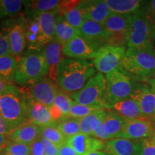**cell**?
Wrapping results in <instances>:
<instances>
[{"mask_svg":"<svg viewBox=\"0 0 155 155\" xmlns=\"http://www.w3.org/2000/svg\"><path fill=\"white\" fill-rule=\"evenodd\" d=\"M96 71L87 60L63 58L58 66L56 81L63 91L73 94L80 91L96 75Z\"/></svg>","mask_w":155,"mask_h":155,"instance_id":"1","label":"cell"},{"mask_svg":"<svg viewBox=\"0 0 155 155\" xmlns=\"http://www.w3.org/2000/svg\"><path fill=\"white\" fill-rule=\"evenodd\" d=\"M120 67L134 79L148 82L155 71V49L128 48Z\"/></svg>","mask_w":155,"mask_h":155,"instance_id":"2","label":"cell"},{"mask_svg":"<svg viewBox=\"0 0 155 155\" xmlns=\"http://www.w3.org/2000/svg\"><path fill=\"white\" fill-rule=\"evenodd\" d=\"M0 114L12 131L28 124L26 104L22 89L8 84L0 94Z\"/></svg>","mask_w":155,"mask_h":155,"instance_id":"3","label":"cell"},{"mask_svg":"<svg viewBox=\"0 0 155 155\" xmlns=\"http://www.w3.org/2000/svg\"><path fill=\"white\" fill-rule=\"evenodd\" d=\"M48 73V67L44 55L31 53L21 58L13 81L19 86L27 87Z\"/></svg>","mask_w":155,"mask_h":155,"instance_id":"4","label":"cell"},{"mask_svg":"<svg viewBox=\"0 0 155 155\" xmlns=\"http://www.w3.org/2000/svg\"><path fill=\"white\" fill-rule=\"evenodd\" d=\"M106 109L113 103L130 98L137 83L120 66L106 74Z\"/></svg>","mask_w":155,"mask_h":155,"instance_id":"5","label":"cell"},{"mask_svg":"<svg viewBox=\"0 0 155 155\" xmlns=\"http://www.w3.org/2000/svg\"><path fill=\"white\" fill-rule=\"evenodd\" d=\"M106 77L103 73H98L91 78L80 91L71 94L70 96L77 104L106 109Z\"/></svg>","mask_w":155,"mask_h":155,"instance_id":"6","label":"cell"},{"mask_svg":"<svg viewBox=\"0 0 155 155\" xmlns=\"http://www.w3.org/2000/svg\"><path fill=\"white\" fill-rule=\"evenodd\" d=\"M153 28L141 8L131 15L128 31V48H146L153 47Z\"/></svg>","mask_w":155,"mask_h":155,"instance_id":"7","label":"cell"},{"mask_svg":"<svg viewBox=\"0 0 155 155\" xmlns=\"http://www.w3.org/2000/svg\"><path fill=\"white\" fill-rule=\"evenodd\" d=\"M126 50V48L103 46L97 51L92 63L99 73L108 74L120 66Z\"/></svg>","mask_w":155,"mask_h":155,"instance_id":"8","label":"cell"},{"mask_svg":"<svg viewBox=\"0 0 155 155\" xmlns=\"http://www.w3.org/2000/svg\"><path fill=\"white\" fill-rule=\"evenodd\" d=\"M100 48L97 45L78 35L63 45V53L64 55L72 59H94Z\"/></svg>","mask_w":155,"mask_h":155,"instance_id":"9","label":"cell"},{"mask_svg":"<svg viewBox=\"0 0 155 155\" xmlns=\"http://www.w3.org/2000/svg\"><path fill=\"white\" fill-rule=\"evenodd\" d=\"M22 91L25 96L28 124L43 127L56 123L50 115L49 108L35 100L23 87Z\"/></svg>","mask_w":155,"mask_h":155,"instance_id":"10","label":"cell"},{"mask_svg":"<svg viewBox=\"0 0 155 155\" xmlns=\"http://www.w3.org/2000/svg\"><path fill=\"white\" fill-rule=\"evenodd\" d=\"M25 88L35 100L48 108L53 105L54 100L59 90L55 81L45 77L31 83L28 86V88Z\"/></svg>","mask_w":155,"mask_h":155,"instance_id":"11","label":"cell"},{"mask_svg":"<svg viewBox=\"0 0 155 155\" xmlns=\"http://www.w3.org/2000/svg\"><path fill=\"white\" fill-rule=\"evenodd\" d=\"M154 126L150 119L140 118L126 119L122 138L133 141L151 139L154 134Z\"/></svg>","mask_w":155,"mask_h":155,"instance_id":"12","label":"cell"},{"mask_svg":"<svg viewBox=\"0 0 155 155\" xmlns=\"http://www.w3.org/2000/svg\"><path fill=\"white\" fill-rule=\"evenodd\" d=\"M130 98L137 103L144 118L154 119L155 117V92L148 85L136 83Z\"/></svg>","mask_w":155,"mask_h":155,"instance_id":"13","label":"cell"},{"mask_svg":"<svg viewBox=\"0 0 155 155\" xmlns=\"http://www.w3.org/2000/svg\"><path fill=\"white\" fill-rule=\"evenodd\" d=\"M66 142L79 155H86L97 151L104 150L106 144L100 139L82 133L68 138Z\"/></svg>","mask_w":155,"mask_h":155,"instance_id":"14","label":"cell"},{"mask_svg":"<svg viewBox=\"0 0 155 155\" xmlns=\"http://www.w3.org/2000/svg\"><path fill=\"white\" fill-rule=\"evenodd\" d=\"M104 152L107 155H140L139 141L118 138L107 141Z\"/></svg>","mask_w":155,"mask_h":155,"instance_id":"15","label":"cell"},{"mask_svg":"<svg viewBox=\"0 0 155 155\" xmlns=\"http://www.w3.org/2000/svg\"><path fill=\"white\" fill-rule=\"evenodd\" d=\"M79 30L81 36L97 45L100 48L106 45L107 32L104 25L90 19H85Z\"/></svg>","mask_w":155,"mask_h":155,"instance_id":"16","label":"cell"},{"mask_svg":"<svg viewBox=\"0 0 155 155\" xmlns=\"http://www.w3.org/2000/svg\"><path fill=\"white\" fill-rule=\"evenodd\" d=\"M63 45L54 39L45 45L42 55H44L48 67V74L50 78L55 81L57 68L63 58Z\"/></svg>","mask_w":155,"mask_h":155,"instance_id":"17","label":"cell"},{"mask_svg":"<svg viewBox=\"0 0 155 155\" xmlns=\"http://www.w3.org/2000/svg\"><path fill=\"white\" fill-rule=\"evenodd\" d=\"M58 12L56 10L48 12L40 15L38 18L40 23V34H41L42 47L47 45L55 39L56 23Z\"/></svg>","mask_w":155,"mask_h":155,"instance_id":"18","label":"cell"},{"mask_svg":"<svg viewBox=\"0 0 155 155\" xmlns=\"http://www.w3.org/2000/svg\"><path fill=\"white\" fill-rule=\"evenodd\" d=\"M107 109L126 119L144 118L137 103L131 98L113 103L110 104Z\"/></svg>","mask_w":155,"mask_h":155,"instance_id":"19","label":"cell"},{"mask_svg":"<svg viewBox=\"0 0 155 155\" xmlns=\"http://www.w3.org/2000/svg\"><path fill=\"white\" fill-rule=\"evenodd\" d=\"M40 138V127L27 124L17 128L8 135L10 142L30 144Z\"/></svg>","mask_w":155,"mask_h":155,"instance_id":"20","label":"cell"},{"mask_svg":"<svg viewBox=\"0 0 155 155\" xmlns=\"http://www.w3.org/2000/svg\"><path fill=\"white\" fill-rule=\"evenodd\" d=\"M131 15L111 13L104 24L107 33L128 35Z\"/></svg>","mask_w":155,"mask_h":155,"instance_id":"21","label":"cell"},{"mask_svg":"<svg viewBox=\"0 0 155 155\" xmlns=\"http://www.w3.org/2000/svg\"><path fill=\"white\" fill-rule=\"evenodd\" d=\"M111 13L106 1H88L85 19L104 25Z\"/></svg>","mask_w":155,"mask_h":155,"instance_id":"22","label":"cell"},{"mask_svg":"<svg viewBox=\"0 0 155 155\" xmlns=\"http://www.w3.org/2000/svg\"><path fill=\"white\" fill-rule=\"evenodd\" d=\"M9 43L11 55L18 57L22 54L26 48L27 39L25 27L20 25H15L9 30Z\"/></svg>","mask_w":155,"mask_h":155,"instance_id":"23","label":"cell"},{"mask_svg":"<svg viewBox=\"0 0 155 155\" xmlns=\"http://www.w3.org/2000/svg\"><path fill=\"white\" fill-rule=\"evenodd\" d=\"M112 13L132 15L142 8L144 2L139 0H106Z\"/></svg>","mask_w":155,"mask_h":155,"instance_id":"24","label":"cell"},{"mask_svg":"<svg viewBox=\"0 0 155 155\" xmlns=\"http://www.w3.org/2000/svg\"><path fill=\"white\" fill-rule=\"evenodd\" d=\"M78 35H81L80 30L71 26L63 16L58 15L55 35L56 41L63 45L73 38Z\"/></svg>","mask_w":155,"mask_h":155,"instance_id":"25","label":"cell"},{"mask_svg":"<svg viewBox=\"0 0 155 155\" xmlns=\"http://www.w3.org/2000/svg\"><path fill=\"white\" fill-rule=\"evenodd\" d=\"M126 119L112 111H107L104 124L106 132L111 139L122 138Z\"/></svg>","mask_w":155,"mask_h":155,"instance_id":"26","label":"cell"},{"mask_svg":"<svg viewBox=\"0 0 155 155\" xmlns=\"http://www.w3.org/2000/svg\"><path fill=\"white\" fill-rule=\"evenodd\" d=\"M61 1L58 0H37V1H24L28 14L35 18L42 13L56 10Z\"/></svg>","mask_w":155,"mask_h":155,"instance_id":"27","label":"cell"},{"mask_svg":"<svg viewBox=\"0 0 155 155\" xmlns=\"http://www.w3.org/2000/svg\"><path fill=\"white\" fill-rule=\"evenodd\" d=\"M25 27V26H24ZM26 32L27 43L30 50H40L42 47L41 34H40V23L37 17L30 21L25 27Z\"/></svg>","mask_w":155,"mask_h":155,"instance_id":"28","label":"cell"},{"mask_svg":"<svg viewBox=\"0 0 155 155\" xmlns=\"http://www.w3.org/2000/svg\"><path fill=\"white\" fill-rule=\"evenodd\" d=\"M21 58L8 55L0 57V76L6 81H14Z\"/></svg>","mask_w":155,"mask_h":155,"instance_id":"29","label":"cell"},{"mask_svg":"<svg viewBox=\"0 0 155 155\" xmlns=\"http://www.w3.org/2000/svg\"><path fill=\"white\" fill-rule=\"evenodd\" d=\"M107 111L106 110H97L86 117L79 119L81 133L92 137L94 128L98 122L104 120Z\"/></svg>","mask_w":155,"mask_h":155,"instance_id":"30","label":"cell"},{"mask_svg":"<svg viewBox=\"0 0 155 155\" xmlns=\"http://www.w3.org/2000/svg\"><path fill=\"white\" fill-rule=\"evenodd\" d=\"M88 1H81L80 4L75 8L71 10L63 17L73 28L80 29L86 17Z\"/></svg>","mask_w":155,"mask_h":155,"instance_id":"31","label":"cell"},{"mask_svg":"<svg viewBox=\"0 0 155 155\" xmlns=\"http://www.w3.org/2000/svg\"><path fill=\"white\" fill-rule=\"evenodd\" d=\"M40 138L46 139L58 147L61 146L67 140V138L58 129L57 122L53 124L40 127Z\"/></svg>","mask_w":155,"mask_h":155,"instance_id":"32","label":"cell"},{"mask_svg":"<svg viewBox=\"0 0 155 155\" xmlns=\"http://www.w3.org/2000/svg\"><path fill=\"white\" fill-rule=\"evenodd\" d=\"M57 127L59 131L65 138H70L81 133L79 119L65 116L57 122Z\"/></svg>","mask_w":155,"mask_h":155,"instance_id":"33","label":"cell"},{"mask_svg":"<svg viewBox=\"0 0 155 155\" xmlns=\"http://www.w3.org/2000/svg\"><path fill=\"white\" fill-rule=\"evenodd\" d=\"M24 1L20 0H0V19L14 17L20 12Z\"/></svg>","mask_w":155,"mask_h":155,"instance_id":"34","label":"cell"},{"mask_svg":"<svg viewBox=\"0 0 155 155\" xmlns=\"http://www.w3.org/2000/svg\"><path fill=\"white\" fill-rule=\"evenodd\" d=\"M74 102L75 101H73L71 96L67 95L66 93L59 88L55 100H54L53 105L60 108L64 116H68L69 114L70 109L73 104H74Z\"/></svg>","mask_w":155,"mask_h":155,"instance_id":"35","label":"cell"},{"mask_svg":"<svg viewBox=\"0 0 155 155\" xmlns=\"http://www.w3.org/2000/svg\"><path fill=\"white\" fill-rule=\"evenodd\" d=\"M97 110L105 109L101 107H96V106H87L81 105V104H77V103L74 102V104H73L71 109H70L69 114L68 116L80 119L83 117H86V116L93 113L95 111H97Z\"/></svg>","mask_w":155,"mask_h":155,"instance_id":"36","label":"cell"},{"mask_svg":"<svg viewBox=\"0 0 155 155\" xmlns=\"http://www.w3.org/2000/svg\"><path fill=\"white\" fill-rule=\"evenodd\" d=\"M30 154V144H19V143H7L0 155H29Z\"/></svg>","mask_w":155,"mask_h":155,"instance_id":"37","label":"cell"},{"mask_svg":"<svg viewBox=\"0 0 155 155\" xmlns=\"http://www.w3.org/2000/svg\"><path fill=\"white\" fill-rule=\"evenodd\" d=\"M11 55L9 43V30L7 29H0V57Z\"/></svg>","mask_w":155,"mask_h":155,"instance_id":"38","label":"cell"},{"mask_svg":"<svg viewBox=\"0 0 155 155\" xmlns=\"http://www.w3.org/2000/svg\"><path fill=\"white\" fill-rule=\"evenodd\" d=\"M142 10L152 28H154L155 27V0L144 2Z\"/></svg>","mask_w":155,"mask_h":155,"instance_id":"39","label":"cell"},{"mask_svg":"<svg viewBox=\"0 0 155 155\" xmlns=\"http://www.w3.org/2000/svg\"><path fill=\"white\" fill-rule=\"evenodd\" d=\"M140 155H155V142L152 139L139 141Z\"/></svg>","mask_w":155,"mask_h":155,"instance_id":"40","label":"cell"},{"mask_svg":"<svg viewBox=\"0 0 155 155\" xmlns=\"http://www.w3.org/2000/svg\"><path fill=\"white\" fill-rule=\"evenodd\" d=\"M80 2L81 1H74V0L61 1V2H60L57 8L58 14H59V15H61V16L63 17L67 12H68L75 8L80 4Z\"/></svg>","mask_w":155,"mask_h":155,"instance_id":"41","label":"cell"},{"mask_svg":"<svg viewBox=\"0 0 155 155\" xmlns=\"http://www.w3.org/2000/svg\"><path fill=\"white\" fill-rule=\"evenodd\" d=\"M104 120H102V121H99L98 123V124L96 126V127L94 128V132H93V137H95V138L100 139L101 141H109L111 140V137L108 134V133L106 132L105 127H104Z\"/></svg>","mask_w":155,"mask_h":155,"instance_id":"42","label":"cell"},{"mask_svg":"<svg viewBox=\"0 0 155 155\" xmlns=\"http://www.w3.org/2000/svg\"><path fill=\"white\" fill-rule=\"evenodd\" d=\"M30 155H45V146L40 138L30 144Z\"/></svg>","mask_w":155,"mask_h":155,"instance_id":"43","label":"cell"},{"mask_svg":"<svg viewBox=\"0 0 155 155\" xmlns=\"http://www.w3.org/2000/svg\"><path fill=\"white\" fill-rule=\"evenodd\" d=\"M43 143L45 150V155H58L59 153V147L54 144L53 143L46 140L43 138H40Z\"/></svg>","mask_w":155,"mask_h":155,"instance_id":"44","label":"cell"},{"mask_svg":"<svg viewBox=\"0 0 155 155\" xmlns=\"http://www.w3.org/2000/svg\"><path fill=\"white\" fill-rule=\"evenodd\" d=\"M58 155H79L68 143L65 141L59 147Z\"/></svg>","mask_w":155,"mask_h":155,"instance_id":"45","label":"cell"},{"mask_svg":"<svg viewBox=\"0 0 155 155\" xmlns=\"http://www.w3.org/2000/svg\"><path fill=\"white\" fill-rule=\"evenodd\" d=\"M12 129L9 127L3 116L0 114V134L4 136H8L12 132Z\"/></svg>","mask_w":155,"mask_h":155,"instance_id":"46","label":"cell"},{"mask_svg":"<svg viewBox=\"0 0 155 155\" xmlns=\"http://www.w3.org/2000/svg\"><path fill=\"white\" fill-rule=\"evenodd\" d=\"M49 111L53 119L56 122L60 121L62 118L65 117V116H63V113H62V111L60 110V108H58L57 106H55V105L50 106L49 108Z\"/></svg>","mask_w":155,"mask_h":155,"instance_id":"47","label":"cell"},{"mask_svg":"<svg viewBox=\"0 0 155 155\" xmlns=\"http://www.w3.org/2000/svg\"><path fill=\"white\" fill-rule=\"evenodd\" d=\"M7 144V138L6 136L0 134V152L3 150L6 145Z\"/></svg>","mask_w":155,"mask_h":155,"instance_id":"48","label":"cell"},{"mask_svg":"<svg viewBox=\"0 0 155 155\" xmlns=\"http://www.w3.org/2000/svg\"><path fill=\"white\" fill-rule=\"evenodd\" d=\"M7 85L8 84H7V81L4 80L0 76V94L4 91V90H5Z\"/></svg>","mask_w":155,"mask_h":155,"instance_id":"49","label":"cell"},{"mask_svg":"<svg viewBox=\"0 0 155 155\" xmlns=\"http://www.w3.org/2000/svg\"><path fill=\"white\" fill-rule=\"evenodd\" d=\"M149 85H150V87L152 88L153 91L155 92V78H152L150 79V81H148Z\"/></svg>","mask_w":155,"mask_h":155,"instance_id":"50","label":"cell"},{"mask_svg":"<svg viewBox=\"0 0 155 155\" xmlns=\"http://www.w3.org/2000/svg\"><path fill=\"white\" fill-rule=\"evenodd\" d=\"M86 155H107V154L104 151H97V152L89 153V154H87Z\"/></svg>","mask_w":155,"mask_h":155,"instance_id":"51","label":"cell"},{"mask_svg":"<svg viewBox=\"0 0 155 155\" xmlns=\"http://www.w3.org/2000/svg\"><path fill=\"white\" fill-rule=\"evenodd\" d=\"M151 139H152V140H153V141H154V142H155V130H154V134H153V136H152V138H151Z\"/></svg>","mask_w":155,"mask_h":155,"instance_id":"52","label":"cell"},{"mask_svg":"<svg viewBox=\"0 0 155 155\" xmlns=\"http://www.w3.org/2000/svg\"><path fill=\"white\" fill-rule=\"evenodd\" d=\"M153 34H154V37H155V27L153 28Z\"/></svg>","mask_w":155,"mask_h":155,"instance_id":"53","label":"cell"},{"mask_svg":"<svg viewBox=\"0 0 155 155\" xmlns=\"http://www.w3.org/2000/svg\"><path fill=\"white\" fill-rule=\"evenodd\" d=\"M152 78H155V71H154V75H153Z\"/></svg>","mask_w":155,"mask_h":155,"instance_id":"54","label":"cell"},{"mask_svg":"<svg viewBox=\"0 0 155 155\" xmlns=\"http://www.w3.org/2000/svg\"><path fill=\"white\" fill-rule=\"evenodd\" d=\"M29 155H30V154H29Z\"/></svg>","mask_w":155,"mask_h":155,"instance_id":"55","label":"cell"},{"mask_svg":"<svg viewBox=\"0 0 155 155\" xmlns=\"http://www.w3.org/2000/svg\"><path fill=\"white\" fill-rule=\"evenodd\" d=\"M154 118H155V117H154Z\"/></svg>","mask_w":155,"mask_h":155,"instance_id":"56","label":"cell"}]
</instances>
